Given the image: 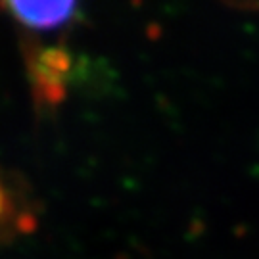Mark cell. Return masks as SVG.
I'll return each mask as SVG.
<instances>
[{
    "label": "cell",
    "instance_id": "cell-1",
    "mask_svg": "<svg viewBox=\"0 0 259 259\" xmlns=\"http://www.w3.org/2000/svg\"><path fill=\"white\" fill-rule=\"evenodd\" d=\"M2 8L25 29L50 31L69 23L77 12V4L73 2H4Z\"/></svg>",
    "mask_w": 259,
    "mask_h": 259
},
{
    "label": "cell",
    "instance_id": "cell-2",
    "mask_svg": "<svg viewBox=\"0 0 259 259\" xmlns=\"http://www.w3.org/2000/svg\"><path fill=\"white\" fill-rule=\"evenodd\" d=\"M67 56L60 50L45 52L37 58V64L33 69L35 89L38 91L40 100L58 102L64 94V81L67 73Z\"/></svg>",
    "mask_w": 259,
    "mask_h": 259
},
{
    "label": "cell",
    "instance_id": "cell-3",
    "mask_svg": "<svg viewBox=\"0 0 259 259\" xmlns=\"http://www.w3.org/2000/svg\"><path fill=\"white\" fill-rule=\"evenodd\" d=\"M12 217H14V202H12L8 186L0 179V231H4L8 227Z\"/></svg>",
    "mask_w": 259,
    "mask_h": 259
}]
</instances>
